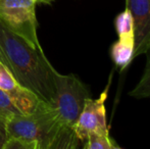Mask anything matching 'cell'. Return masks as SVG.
Listing matches in <instances>:
<instances>
[{
  "label": "cell",
  "instance_id": "4",
  "mask_svg": "<svg viewBox=\"0 0 150 149\" xmlns=\"http://www.w3.org/2000/svg\"><path fill=\"white\" fill-rule=\"evenodd\" d=\"M35 0H0V20L32 46L42 48L37 36Z\"/></svg>",
  "mask_w": 150,
  "mask_h": 149
},
{
  "label": "cell",
  "instance_id": "10",
  "mask_svg": "<svg viewBox=\"0 0 150 149\" xmlns=\"http://www.w3.org/2000/svg\"><path fill=\"white\" fill-rule=\"evenodd\" d=\"M145 54H146V64H145L143 75L138 84L129 93L130 96L138 99L150 97V48Z\"/></svg>",
  "mask_w": 150,
  "mask_h": 149
},
{
  "label": "cell",
  "instance_id": "7",
  "mask_svg": "<svg viewBox=\"0 0 150 149\" xmlns=\"http://www.w3.org/2000/svg\"><path fill=\"white\" fill-rule=\"evenodd\" d=\"M134 39H119L112 44L110 56L115 66L124 70L134 58Z\"/></svg>",
  "mask_w": 150,
  "mask_h": 149
},
{
  "label": "cell",
  "instance_id": "3",
  "mask_svg": "<svg viewBox=\"0 0 150 149\" xmlns=\"http://www.w3.org/2000/svg\"><path fill=\"white\" fill-rule=\"evenodd\" d=\"M88 98H90L89 90L77 76L62 75L56 71L54 95L49 105L56 110L63 126L74 127Z\"/></svg>",
  "mask_w": 150,
  "mask_h": 149
},
{
  "label": "cell",
  "instance_id": "9",
  "mask_svg": "<svg viewBox=\"0 0 150 149\" xmlns=\"http://www.w3.org/2000/svg\"><path fill=\"white\" fill-rule=\"evenodd\" d=\"M115 28L119 39H134V23L128 9H125L117 16Z\"/></svg>",
  "mask_w": 150,
  "mask_h": 149
},
{
  "label": "cell",
  "instance_id": "8",
  "mask_svg": "<svg viewBox=\"0 0 150 149\" xmlns=\"http://www.w3.org/2000/svg\"><path fill=\"white\" fill-rule=\"evenodd\" d=\"M80 142L73 128L62 126L46 149H80Z\"/></svg>",
  "mask_w": 150,
  "mask_h": 149
},
{
  "label": "cell",
  "instance_id": "15",
  "mask_svg": "<svg viewBox=\"0 0 150 149\" xmlns=\"http://www.w3.org/2000/svg\"><path fill=\"white\" fill-rule=\"evenodd\" d=\"M6 124H7V119L0 114V149H2L5 142L8 140Z\"/></svg>",
  "mask_w": 150,
  "mask_h": 149
},
{
  "label": "cell",
  "instance_id": "11",
  "mask_svg": "<svg viewBox=\"0 0 150 149\" xmlns=\"http://www.w3.org/2000/svg\"><path fill=\"white\" fill-rule=\"evenodd\" d=\"M18 86L20 84L16 82V80L8 71V68L2 64H0V90L8 94L16 90Z\"/></svg>",
  "mask_w": 150,
  "mask_h": 149
},
{
  "label": "cell",
  "instance_id": "17",
  "mask_svg": "<svg viewBox=\"0 0 150 149\" xmlns=\"http://www.w3.org/2000/svg\"><path fill=\"white\" fill-rule=\"evenodd\" d=\"M36 3H44V4H50L54 0H35Z\"/></svg>",
  "mask_w": 150,
  "mask_h": 149
},
{
  "label": "cell",
  "instance_id": "5",
  "mask_svg": "<svg viewBox=\"0 0 150 149\" xmlns=\"http://www.w3.org/2000/svg\"><path fill=\"white\" fill-rule=\"evenodd\" d=\"M106 98L107 88L99 98L92 99L90 97L86 100L83 110L73 127L74 132L81 142L85 141L91 135H109L105 109Z\"/></svg>",
  "mask_w": 150,
  "mask_h": 149
},
{
  "label": "cell",
  "instance_id": "6",
  "mask_svg": "<svg viewBox=\"0 0 150 149\" xmlns=\"http://www.w3.org/2000/svg\"><path fill=\"white\" fill-rule=\"evenodd\" d=\"M134 23V58L150 48V0H126Z\"/></svg>",
  "mask_w": 150,
  "mask_h": 149
},
{
  "label": "cell",
  "instance_id": "1",
  "mask_svg": "<svg viewBox=\"0 0 150 149\" xmlns=\"http://www.w3.org/2000/svg\"><path fill=\"white\" fill-rule=\"evenodd\" d=\"M0 64L8 68L21 86L50 104L54 95L56 70L47 59L42 48L32 46L24 38L9 30L1 20Z\"/></svg>",
  "mask_w": 150,
  "mask_h": 149
},
{
  "label": "cell",
  "instance_id": "14",
  "mask_svg": "<svg viewBox=\"0 0 150 149\" xmlns=\"http://www.w3.org/2000/svg\"><path fill=\"white\" fill-rule=\"evenodd\" d=\"M0 114L3 115L7 119L13 115L22 114L18 110V108L12 104L11 100L8 97L7 94L2 90H0Z\"/></svg>",
  "mask_w": 150,
  "mask_h": 149
},
{
  "label": "cell",
  "instance_id": "2",
  "mask_svg": "<svg viewBox=\"0 0 150 149\" xmlns=\"http://www.w3.org/2000/svg\"><path fill=\"white\" fill-rule=\"evenodd\" d=\"M56 110L46 102L31 114H16L7 119L8 138L37 141L47 148L58 130L62 127Z\"/></svg>",
  "mask_w": 150,
  "mask_h": 149
},
{
  "label": "cell",
  "instance_id": "16",
  "mask_svg": "<svg viewBox=\"0 0 150 149\" xmlns=\"http://www.w3.org/2000/svg\"><path fill=\"white\" fill-rule=\"evenodd\" d=\"M109 149H122V147H120L119 145H117V143H115L113 140H111V143H110V148Z\"/></svg>",
  "mask_w": 150,
  "mask_h": 149
},
{
  "label": "cell",
  "instance_id": "12",
  "mask_svg": "<svg viewBox=\"0 0 150 149\" xmlns=\"http://www.w3.org/2000/svg\"><path fill=\"white\" fill-rule=\"evenodd\" d=\"M111 140L109 135H91L85 140L82 149H109Z\"/></svg>",
  "mask_w": 150,
  "mask_h": 149
},
{
  "label": "cell",
  "instance_id": "13",
  "mask_svg": "<svg viewBox=\"0 0 150 149\" xmlns=\"http://www.w3.org/2000/svg\"><path fill=\"white\" fill-rule=\"evenodd\" d=\"M2 149H46L39 142L28 141L20 138H8Z\"/></svg>",
  "mask_w": 150,
  "mask_h": 149
}]
</instances>
